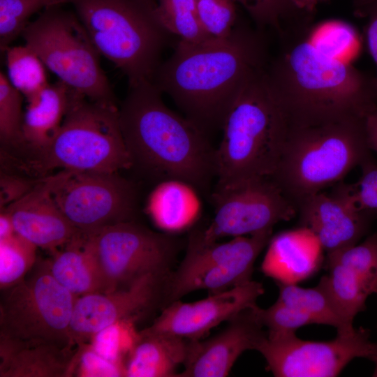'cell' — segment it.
Here are the masks:
<instances>
[{"instance_id":"1","label":"cell","mask_w":377,"mask_h":377,"mask_svg":"<svg viewBox=\"0 0 377 377\" xmlns=\"http://www.w3.org/2000/svg\"><path fill=\"white\" fill-rule=\"evenodd\" d=\"M319 38L299 36L269 60V84L292 127L364 117L377 107V82L339 56L357 50V39L332 22ZM343 55V54H341Z\"/></svg>"},{"instance_id":"2","label":"cell","mask_w":377,"mask_h":377,"mask_svg":"<svg viewBox=\"0 0 377 377\" xmlns=\"http://www.w3.org/2000/svg\"><path fill=\"white\" fill-rule=\"evenodd\" d=\"M268 61L263 31L239 19L226 38L200 43L180 40L151 82L209 135L222 129L244 87Z\"/></svg>"},{"instance_id":"3","label":"cell","mask_w":377,"mask_h":377,"mask_svg":"<svg viewBox=\"0 0 377 377\" xmlns=\"http://www.w3.org/2000/svg\"><path fill=\"white\" fill-rule=\"evenodd\" d=\"M152 82L128 86L119 124L132 167L161 182H183L195 191L216 177V149L208 135L171 110Z\"/></svg>"},{"instance_id":"4","label":"cell","mask_w":377,"mask_h":377,"mask_svg":"<svg viewBox=\"0 0 377 377\" xmlns=\"http://www.w3.org/2000/svg\"><path fill=\"white\" fill-rule=\"evenodd\" d=\"M266 67L248 81L225 118L215 154L216 187L271 177L276 168L290 125Z\"/></svg>"},{"instance_id":"5","label":"cell","mask_w":377,"mask_h":377,"mask_svg":"<svg viewBox=\"0 0 377 377\" xmlns=\"http://www.w3.org/2000/svg\"><path fill=\"white\" fill-rule=\"evenodd\" d=\"M3 158L36 179L56 169L118 172L132 168L119 106L91 101L77 91L59 129L45 145Z\"/></svg>"},{"instance_id":"6","label":"cell","mask_w":377,"mask_h":377,"mask_svg":"<svg viewBox=\"0 0 377 377\" xmlns=\"http://www.w3.org/2000/svg\"><path fill=\"white\" fill-rule=\"evenodd\" d=\"M370 151L364 119L292 127L270 177L297 206L342 182Z\"/></svg>"},{"instance_id":"7","label":"cell","mask_w":377,"mask_h":377,"mask_svg":"<svg viewBox=\"0 0 377 377\" xmlns=\"http://www.w3.org/2000/svg\"><path fill=\"white\" fill-rule=\"evenodd\" d=\"M99 54L128 79V86L152 81L169 34L145 0H71Z\"/></svg>"},{"instance_id":"8","label":"cell","mask_w":377,"mask_h":377,"mask_svg":"<svg viewBox=\"0 0 377 377\" xmlns=\"http://www.w3.org/2000/svg\"><path fill=\"white\" fill-rule=\"evenodd\" d=\"M52 6L29 22L22 36L59 80L96 102L117 105L101 54L76 15Z\"/></svg>"},{"instance_id":"9","label":"cell","mask_w":377,"mask_h":377,"mask_svg":"<svg viewBox=\"0 0 377 377\" xmlns=\"http://www.w3.org/2000/svg\"><path fill=\"white\" fill-rule=\"evenodd\" d=\"M0 336L31 343L74 347L70 325L77 296L38 259L25 277L1 290Z\"/></svg>"},{"instance_id":"10","label":"cell","mask_w":377,"mask_h":377,"mask_svg":"<svg viewBox=\"0 0 377 377\" xmlns=\"http://www.w3.org/2000/svg\"><path fill=\"white\" fill-rule=\"evenodd\" d=\"M47 177L54 202L80 231L135 220L136 189L118 172L61 170Z\"/></svg>"},{"instance_id":"11","label":"cell","mask_w":377,"mask_h":377,"mask_svg":"<svg viewBox=\"0 0 377 377\" xmlns=\"http://www.w3.org/2000/svg\"><path fill=\"white\" fill-rule=\"evenodd\" d=\"M214 215L202 231L191 234L188 242L207 245L226 237L251 235L273 229L297 214V206L270 177L216 187L211 195Z\"/></svg>"},{"instance_id":"12","label":"cell","mask_w":377,"mask_h":377,"mask_svg":"<svg viewBox=\"0 0 377 377\" xmlns=\"http://www.w3.org/2000/svg\"><path fill=\"white\" fill-rule=\"evenodd\" d=\"M91 234L103 281V293L128 286L149 274L170 275L177 244L135 221L105 227Z\"/></svg>"},{"instance_id":"13","label":"cell","mask_w":377,"mask_h":377,"mask_svg":"<svg viewBox=\"0 0 377 377\" xmlns=\"http://www.w3.org/2000/svg\"><path fill=\"white\" fill-rule=\"evenodd\" d=\"M373 342L364 327L339 334L328 341L298 338L295 333L269 338L257 348L277 377H334L355 358L369 359Z\"/></svg>"},{"instance_id":"14","label":"cell","mask_w":377,"mask_h":377,"mask_svg":"<svg viewBox=\"0 0 377 377\" xmlns=\"http://www.w3.org/2000/svg\"><path fill=\"white\" fill-rule=\"evenodd\" d=\"M169 276L149 274L124 288L77 297L70 325L73 345L88 343L106 327L120 321L136 320L155 307L165 296Z\"/></svg>"},{"instance_id":"15","label":"cell","mask_w":377,"mask_h":377,"mask_svg":"<svg viewBox=\"0 0 377 377\" xmlns=\"http://www.w3.org/2000/svg\"><path fill=\"white\" fill-rule=\"evenodd\" d=\"M263 284L251 280L193 302L179 300L164 307L149 330L188 340L200 339L212 329L256 305Z\"/></svg>"},{"instance_id":"16","label":"cell","mask_w":377,"mask_h":377,"mask_svg":"<svg viewBox=\"0 0 377 377\" xmlns=\"http://www.w3.org/2000/svg\"><path fill=\"white\" fill-rule=\"evenodd\" d=\"M256 305L230 319L218 334L204 340H188L184 369L177 376H227L243 353L256 350L267 337L255 312Z\"/></svg>"},{"instance_id":"17","label":"cell","mask_w":377,"mask_h":377,"mask_svg":"<svg viewBox=\"0 0 377 377\" xmlns=\"http://www.w3.org/2000/svg\"><path fill=\"white\" fill-rule=\"evenodd\" d=\"M300 227L310 230L327 254L357 244L374 212L359 210L343 199L320 192L297 205Z\"/></svg>"},{"instance_id":"18","label":"cell","mask_w":377,"mask_h":377,"mask_svg":"<svg viewBox=\"0 0 377 377\" xmlns=\"http://www.w3.org/2000/svg\"><path fill=\"white\" fill-rule=\"evenodd\" d=\"M3 209L10 213L16 233L38 248L54 251L80 231L54 202L47 176L39 178L27 194Z\"/></svg>"},{"instance_id":"19","label":"cell","mask_w":377,"mask_h":377,"mask_svg":"<svg viewBox=\"0 0 377 377\" xmlns=\"http://www.w3.org/2000/svg\"><path fill=\"white\" fill-rule=\"evenodd\" d=\"M323 252L318 239L308 229L283 231L270 239L260 269L277 283L297 284L318 271Z\"/></svg>"},{"instance_id":"20","label":"cell","mask_w":377,"mask_h":377,"mask_svg":"<svg viewBox=\"0 0 377 377\" xmlns=\"http://www.w3.org/2000/svg\"><path fill=\"white\" fill-rule=\"evenodd\" d=\"M0 336V377H69L77 348Z\"/></svg>"},{"instance_id":"21","label":"cell","mask_w":377,"mask_h":377,"mask_svg":"<svg viewBox=\"0 0 377 377\" xmlns=\"http://www.w3.org/2000/svg\"><path fill=\"white\" fill-rule=\"evenodd\" d=\"M54 279L77 297L103 293V281L91 232L79 231L47 260Z\"/></svg>"},{"instance_id":"22","label":"cell","mask_w":377,"mask_h":377,"mask_svg":"<svg viewBox=\"0 0 377 377\" xmlns=\"http://www.w3.org/2000/svg\"><path fill=\"white\" fill-rule=\"evenodd\" d=\"M188 340L146 328L138 338L124 360L126 377L177 376L184 364Z\"/></svg>"},{"instance_id":"23","label":"cell","mask_w":377,"mask_h":377,"mask_svg":"<svg viewBox=\"0 0 377 377\" xmlns=\"http://www.w3.org/2000/svg\"><path fill=\"white\" fill-rule=\"evenodd\" d=\"M75 91L59 80L28 101L24 112L22 145L15 152L45 145L59 129ZM13 152V151H10Z\"/></svg>"},{"instance_id":"24","label":"cell","mask_w":377,"mask_h":377,"mask_svg":"<svg viewBox=\"0 0 377 377\" xmlns=\"http://www.w3.org/2000/svg\"><path fill=\"white\" fill-rule=\"evenodd\" d=\"M195 191L181 181L161 182L148 198L147 212L161 230L170 233L183 230L199 215L200 202Z\"/></svg>"},{"instance_id":"25","label":"cell","mask_w":377,"mask_h":377,"mask_svg":"<svg viewBox=\"0 0 377 377\" xmlns=\"http://www.w3.org/2000/svg\"><path fill=\"white\" fill-rule=\"evenodd\" d=\"M328 273L318 283L326 291L340 314L353 324L366 309L367 298L377 289L350 269L335 263H326Z\"/></svg>"},{"instance_id":"26","label":"cell","mask_w":377,"mask_h":377,"mask_svg":"<svg viewBox=\"0 0 377 377\" xmlns=\"http://www.w3.org/2000/svg\"><path fill=\"white\" fill-rule=\"evenodd\" d=\"M277 300L306 313L315 324L335 327L337 333L346 334L355 328L338 311L324 288L318 283L313 288H302L297 284L277 283Z\"/></svg>"},{"instance_id":"27","label":"cell","mask_w":377,"mask_h":377,"mask_svg":"<svg viewBox=\"0 0 377 377\" xmlns=\"http://www.w3.org/2000/svg\"><path fill=\"white\" fill-rule=\"evenodd\" d=\"M7 77L27 101L38 96L49 84L46 66L28 45L8 47L6 51Z\"/></svg>"},{"instance_id":"28","label":"cell","mask_w":377,"mask_h":377,"mask_svg":"<svg viewBox=\"0 0 377 377\" xmlns=\"http://www.w3.org/2000/svg\"><path fill=\"white\" fill-rule=\"evenodd\" d=\"M156 16L169 33L181 40L200 43L210 40L200 22L195 0H156Z\"/></svg>"},{"instance_id":"29","label":"cell","mask_w":377,"mask_h":377,"mask_svg":"<svg viewBox=\"0 0 377 377\" xmlns=\"http://www.w3.org/2000/svg\"><path fill=\"white\" fill-rule=\"evenodd\" d=\"M38 247L17 233L0 239V288L22 281L36 264Z\"/></svg>"},{"instance_id":"30","label":"cell","mask_w":377,"mask_h":377,"mask_svg":"<svg viewBox=\"0 0 377 377\" xmlns=\"http://www.w3.org/2000/svg\"><path fill=\"white\" fill-rule=\"evenodd\" d=\"M71 0H0V49L5 52L20 35L35 13L71 3Z\"/></svg>"},{"instance_id":"31","label":"cell","mask_w":377,"mask_h":377,"mask_svg":"<svg viewBox=\"0 0 377 377\" xmlns=\"http://www.w3.org/2000/svg\"><path fill=\"white\" fill-rule=\"evenodd\" d=\"M23 95L0 72V140L3 151L17 150L22 145Z\"/></svg>"},{"instance_id":"32","label":"cell","mask_w":377,"mask_h":377,"mask_svg":"<svg viewBox=\"0 0 377 377\" xmlns=\"http://www.w3.org/2000/svg\"><path fill=\"white\" fill-rule=\"evenodd\" d=\"M249 13L256 28L270 27L281 34L286 22L307 20L311 15L301 10L294 0H233Z\"/></svg>"},{"instance_id":"33","label":"cell","mask_w":377,"mask_h":377,"mask_svg":"<svg viewBox=\"0 0 377 377\" xmlns=\"http://www.w3.org/2000/svg\"><path fill=\"white\" fill-rule=\"evenodd\" d=\"M361 175L353 184L343 182L334 186L330 193L359 210L377 212V163L369 158L361 164Z\"/></svg>"},{"instance_id":"34","label":"cell","mask_w":377,"mask_h":377,"mask_svg":"<svg viewBox=\"0 0 377 377\" xmlns=\"http://www.w3.org/2000/svg\"><path fill=\"white\" fill-rule=\"evenodd\" d=\"M254 309L269 338L293 334L301 327L315 324L306 313L278 300L267 309L256 305Z\"/></svg>"},{"instance_id":"35","label":"cell","mask_w":377,"mask_h":377,"mask_svg":"<svg viewBox=\"0 0 377 377\" xmlns=\"http://www.w3.org/2000/svg\"><path fill=\"white\" fill-rule=\"evenodd\" d=\"M198 18L205 32L214 38L228 37L239 17L233 0H195Z\"/></svg>"},{"instance_id":"36","label":"cell","mask_w":377,"mask_h":377,"mask_svg":"<svg viewBox=\"0 0 377 377\" xmlns=\"http://www.w3.org/2000/svg\"><path fill=\"white\" fill-rule=\"evenodd\" d=\"M75 374L77 376H125L124 363L108 360L91 345L82 343L77 346Z\"/></svg>"},{"instance_id":"37","label":"cell","mask_w":377,"mask_h":377,"mask_svg":"<svg viewBox=\"0 0 377 377\" xmlns=\"http://www.w3.org/2000/svg\"><path fill=\"white\" fill-rule=\"evenodd\" d=\"M38 179L24 177L12 172H1L0 179V205L3 209L27 194Z\"/></svg>"},{"instance_id":"38","label":"cell","mask_w":377,"mask_h":377,"mask_svg":"<svg viewBox=\"0 0 377 377\" xmlns=\"http://www.w3.org/2000/svg\"><path fill=\"white\" fill-rule=\"evenodd\" d=\"M355 12L357 15L368 17L365 29V42L377 69V2L355 10ZM375 78L377 82V73Z\"/></svg>"},{"instance_id":"39","label":"cell","mask_w":377,"mask_h":377,"mask_svg":"<svg viewBox=\"0 0 377 377\" xmlns=\"http://www.w3.org/2000/svg\"><path fill=\"white\" fill-rule=\"evenodd\" d=\"M364 126L368 146L377 152V107L364 117Z\"/></svg>"},{"instance_id":"40","label":"cell","mask_w":377,"mask_h":377,"mask_svg":"<svg viewBox=\"0 0 377 377\" xmlns=\"http://www.w3.org/2000/svg\"><path fill=\"white\" fill-rule=\"evenodd\" d=\"M16 232L10 213L6 209H1L0 239L11 237Z\"/></svg>"},{"instance_id":"41","label":"cell","mask_w":377,"mask_h":377,"mask_svg":"<svg viewBox=\"0 0 377 377\" xmlns=\"http://www.w3.org/2000/svg\"><path fill=\"white\" fill-rule=\"evenodd\" d=\"M297 6L304 12L312 14L316 5L321 0H294Z\"/></svg>"},{"instance_id":"42","label":"cell","mask_w":377,"mask_h":377,"mask_svg":"<svg viewBox=\"0 0 377 377\" xmlns=\"http://www.w3.org/2000/svg\"><path fill=\"white\" fill-rule=\"evenodd\" d=\"M369 360L374 364V370L372 376L377 377V342H373L372 349Z\"/></svg>"},{"instance_id":"43","label":"cell","mask_w":377,"mask_h":377,"mask_svg":"<svg viewBox=\"0 0 377 377\" xmlns=\"http://www.w3.org/2000/svg\"><path fill=\"white\" fill-rule=\"evenodd\" d=\"M375 2H377V0H354L353 6L355 10H357Z\"/></svg>"},{"instance_id":"44","label":"cell","mask_w":377,"mask_h":377,"mask_svg":"<svg viewBox=\"0 0 377 377\" xmlns=\"http://www.w3.org/2000/svg\"><path fill=\"white\" fill-rule=\"evenodd\" d=\"M151 3H156V0H145Z\"/></svg>"},{"instance_id":"45","label":"cell","mask_w":377,"mask_h":377,"mask_svg":"<svg viewBox=\"0 0 377 377\" xmlns=\"http://www.w3.org/2000/svg\"><path fill=\"white\" fill-rule=\"evenodd\" d=\"M376 294H377V293H376Z\"/></svg>"}]
</instances>
